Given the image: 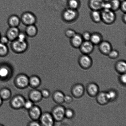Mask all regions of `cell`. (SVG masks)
Instances as JSON below:
<instances>
[{
    "instance_id": "cell-1",
    "label": "cell",
    "mask_w": 126,
    "mask_h": 126,
    "mask_svg": "<svg viewBox=\"0 0 126 126\" xmlns=\"http://www.w3.org/2000/svg\"><path fill=\"white\" fill-rule=\"evenodd\" d=\"M11 42V50L16 54L23 53L28 50L29 45L27 41H21L16 39Z\"/></svg>"
},
{
    "instance_id": "cell-2",
    "label": "cell",
    "mask_w": 126,
    "mask_h": 126,
    "mask_svg": "<svg viewBox=\"0 0 126 126\" xmlns=\"http://www.w3.org/2000/svg\"><path fill=\"white\" fill-rule=\"evenodd\" d=\"M79 16V13L77 10L69 8L64 10L61 14V18L63 20L67 23L75 21Z\"/></svg>"
},
{
    "instance_id": "cell-3",
    "label": "cell",
    "mask_w": 126,
    "mask_h": 126,
    "mask_svg": "<svg viewBox=\"0 0 126 126\" xmlns=\"http://www.w3.org/2000/svg\"><path fill=\"white\" fill-rule=\"evenodd\" d=\"M101 14L102 21L105 24L111 25L115 21L116 16L114 11L112 10H102Z\"/></svg>"
},
{
    "instance_id": "cell-4",
    "label": "cell",
    "mask_w": 126,
    "mask_h": 126,
    "mask_svg": "<svg viewBox=\"0 0 126 126\" xmlns=\"http://www.w3.org/2000/svg\"><path fill=\"white\" fill-rule=\"evenodd\" d=\"M20 18L21 22L26 26L35 24L37 21L36 16L32 12L29 11L23 12Z\"/></svg>"
},
{
    "instance_id": "cell-5",
    "label": "cell",
    "mask_w": 126,
    "mask_h": 126,
    "mask_svg": "<svg viewBox=\"0 0 126 126\" xmlns=\"http://www.w3.org/2000/svg\"><path fill=\"white\" fill-rule=\"evenodd\" d=\"M65 107L61 105L54 107L51 113L55 121L61 122L63 120L65 117Z\"/></svg>"
},
{
    "instance_id": "cell-6",
    "label": "cell",
    "mask_w": 126,
    "mask_h": 126,
    "mask_svg": "<svg viewBox=\"0 0 126 126\" xmlns=\"http://www.w3.org/2000/svg\"><path fill=\"white\" fill-rule=\"evenodd\" d=\"M15 83L18 88H25L29 86V78L25 74H19L16 77Z\"/></svg>"
},
{
    "instance_id": "cell-7",
    "label": "cell",
    "mask_w": 126,
    "mask_h": 126,
    "mask_svg": "<svg viewBox=\"0 0 126 126\" xmlns=\"http://www.w3.org/2000/svg\"><path fill=\"white\" fill-rule=\"evenodd\" d=\"M40 123L41 126H53L55 124V121L51 113L45 112L42 113L39 118Z\"/></svg>"
},
{
    "instance_id": "cell-8",
    "label": "cell",
    "mask_w": 126,
    "mask_h": 126,
    "mask_svg": "<svg viewBox=\"0 0 126 126\" xmlns=\"http://www.w3.org/2000/svg\"><path fill=\"white\" fill-rule=\"evenodd\" d=\"M26 100L23 96L17 95L14 96L11 100L10 104L11 107L14 109H20L23 108Z\"/></svg>"
},
{
    "instance_id": "cell-9",
    "label": "cell",
    "mask_w": 126,
    "mask_h": 126,
    "mask_svg": "<svg viewBox=\"0 0 126 126\" xmlns=\"http://www.w3.org/2000/svg\"><path fill=\"white\" fill-rule=\"evenodd\" d=\"M79 65L84 69H89L92 66L93 61L89 55L82 54L80 55L78 60Z\"/></svg>"
},
{
    "instance_id": "cell-10",
    "label": "cell",
    "mask_w": 126,
    "mask_h": 126,
    "mask_svg": "<svg viewBox=\"0 0 126 126\" xmlns=\"http://www.w3.org/2000/svg\"><path fill=\"white\" fill-rule=\"evenodd\" d=\"M94 46L90 41H84L79 48L82 54L89 55L94 51Z\"/></svg>"
},
{
    "instance_id": "cell-11",
    "label": "cell",
    "mask_w": 126,
    "mask_h": 126,
    "mask_svg": "<svg viewBox=\"0 0 126 126\" xmlns=\"http://www.w3.org/2000/svg\"><path fill=\"white\" fill-rule=\"evenodd\" d=\"M71 92L73 96L75 98H80L83 95L84 93V87L82 84H75L72 88Z\"/></svg>"
},
{
    "instance_id": "cell-12",
    "label": "cell",
    "mask_w": 126,
    "mask_h": 126,
    "mask_svg": "<svg viewBox=\"0 0 126 126\" xmlns=\"http://www.w3.org/2000/svg\"><path fill=\"white\" fill-rule=\"evenodd\" d=\"M12 70L9 65L5 63L0 67V78L2 79H8L12 74Z\"/></svg>"
},
{
    "instance_id": "cell-13",
    "label": "cell",
    "mask_w": 126,
    "mask_h": 126,
    "mask_svg": "<svg viewBox=\"0 0 126 126\" xmlns=\"http://www.w3.org/2000/svg\"><path fill=\"white\" fill-rule=\"evenodd\" d=\"M98 49L101 53L106 55H108L113 49L112 44L109 42L104 40L99 44Z\"/></svg>"
},
{
    "instance_id": "cell-14",
    "label": "cell",
    "mask_w": 126,
    "mask_h": 126,
    "mask_svg": "<svg viewBox=\"0 0 126 126\" xmlns=\"http://www.w3.org/2000/svg\"><path fill=\"white\" fill-rule=\"evenodd\" d=\"M28 111L29 116L32 120H39L42 113L40 107L35 105Z\"/></svg>"
},
{
    "instance_id": "cell-15",
    "label": "cell",
    "mask_w": 126,
    "mask_h": 126,
    "mask_svg": "<svg viewBox=\"0 0 126 126\" xmlns=\"http://www.w3.org/2000/svg\"><path fill=\"white\" fill-rule=\"evenodd\" d=\"M20 31L18 27H9L6 31V35L10 41L12 42L17 39Z\"/></svg>"
},
{
    "instance_id": "cell-16",
    "label": "cell",
    "mask_w": 126,
    "mask_h": 126,
    "mask_svg": "<svg viewBox=\"0 0 126 126\" xmlns=\"http://www.w3.org/2000/svg\"><path fill=\"white\" fill-rule=\"evenodd\" d=\"M86 91L87 94L91 97H96L99 93V87L95 83H90L86 87Z\"/></svg>"
},
{
    "instance_id": "cell-17",
    "label": "cell",
    "mask_w": 126,
    "mask_h": 126,
    "mask_svg": "<svg viewBox=\"0 0 126 126\" xmlns=\"http://www.w3.org/2000/svg\"><path fill=\"white\" fill-rule=\"evenodd\" d=\"M84 40L81 34L76 33L73 37L70 39V44L71 46L75 48H79Z\"/></svg>"
},
{
    "instance_id": "cell-18",
    "label": "cell",
    "mask_w": 126,
    "mask_h": 126,
    "mask_svg": "<svg viewBox=\"0 0 126 126\" xmlns=\"http://www.w3.org/2000/svg\"><path fill=\"white\" fill-rule=\"evenodd\" d=\"M104 2L103 0H89L88 6L91 10L101 11Z\"/></svg>"
},
{
    "instance_id": "cell-19",
    "label": "cell",
    "mask_w": 126,
    "mask_h": 126,
    "mask_svg": "<svg viewBox=\"0 0 126 126\" xmlns=\"http://www.w3.org/2000/svg\"><path fill=\"white\" fill-rule=\"evenodd\" d=\"M29 99L34 102H37L41 100L43 98L41 91L34 89L32 90L29 94Z\"/></svg>"
},
{
    "instance_id": "cell-20",
    "label": "cell",
    "mask_w": 126,
    "mask_h": 126,
    "mask_svg": "<svg viewBox=\"0 0 126 126\" xmlns=\"http://www.w3.org/2000/svg\"><path fill=\"white\" fill-rule=\"evenodd\" d=\"M96 97V101L99 104L101 105H105L110 102L107 92L102 91L99 93Z\"/></svg>"
},
{
    "instance_id": "cell-21",
    "label": "cell",
    "mask_w": 126,
    "mask_h": 126,
    "mask_svg": "<svg viewBox=\"0 0 126 126\" xmlns=\"http://www.w3.org/2000/svg\"><path fill=\"white\" fill-rule=\"evenodd\" d=\"M21 23L20 18L16 15H11L7 19V23L9 27H18Z\"/></svg>"
},
{
    "instance_id": "cell-22",
    "label": "cell",
    "mask_w": 126,
    "mask_h": 126,
    "mask_svg": "<svg viewBox=\"0 0 126 126\" xmlns=\"http://www.w3.org/2000/svg\"><path fill=\"white\" fill-rule=\"evenodd\" d=\"M25 32L28 37H34L38 33V29L35 24L32 25L26 26Z\"/></svg>"
},
{
    "instance_id": "cell-23",
    "label": "cell",
    "mask_w": 126,
    "mask_h": 126,
    "mask_svg": "<svg viewBox=\"0 0 126 126\" xmlns=\"http://www.w3.org/2000/svg\"><path fill=\"white\" fill-rule=\"evenodd\" d=\"M65 95L60 91H55L53 93L52 98L54 102L58 104H61L64 102Z\"/></svg>"
},
{
    "instance_id": "cell-24",
    "label": "cell",
    "mask_w": 126,
    "mask_h": 126,
    "mask_svg": "<svg viewBox=\"0 0 126 126\" xmlns=\"http://www.w3.org/2000/svg\"><path fill=\"white\" fill-rule=\"evenodd\" d=\"M116 71L120 74L125 73L126 71V63L124 60H120L117 61L115 65Z\"/></svg>"
},
{
    "instance_id": "cell-25",
    "label": "cell",
    "mask_w": 126,
    "mask_h": 126,
    "mask_svg": "<svg viewBox=\"0 0 126 126\" xmlns=\"http://www.w3.org/2000/svg\"><path fill=\"white\" fill-rule=\"evenodd\" d=\"M103 40V37L100 33L95 32L91 34L90 41L94 45H98Z\"/></svg>"
},
{
    "instance_id": "cell-26",
    "label": "cell",
    "mask_w": 126,
    "mask_h": 126,
    "mask_svg": "<svg viewBox=\"0 0 126 126\" xmlns=\"http://www.w3.org/2000/svg\"><path fill=\"white\" fill-rule=\"evenodd\" d=\"M40 78L36 75H33L29 78V85L34 88L39 87L41 84Z\"/></svg>"
},
{
    "instance_id": "cell-27",
    "label": "cell",
    "mask_w": 126,
    "mask_h": 126,
    "mask_svg": "<svg viewBox=\"0 0 126 126\" xmlns=\"http://www.w3.org/2000/svg\"><path fill=\"white\" fill-rule=\"evenodd\" d=\"M90 16L92 20L96 23H99L102 21L101 11L91 10Z\"/></svg>"
},
{
    "instance_id": "cell-28",
    "label": "cell",
    "mask_w": 126,
    "mask_h": 126,
    "mask_svg": "<svg viewBox=\"0 0 126 126\" xmlns=\"http://www.w3.org/2000/svg\"><path fill=\"white\" fill-rule=\"evenodd\" d=\"M12 92L10 90L7 88L2 89L0 91V97L3 100H7L10 98Z\"/></svg>"
},
{
    "instance_id": "cell-29",
    "label": "cell",
    "mask_w": 126,
    "mask_h": 126,
    "mask_svg": "<svg viewBox=\"0 0 126 126\" xmlns=\"http://www.w3.org/2000/svg\"><path fill=\"white\" fill-rule=\"evenodd\" d=\"M67 5L68 8L78 10L80 7V2L79 0H68Z\"/></svg>"
},
{
    "instance_id": "cell-30",
    "label": "cell",
    "mask_w": 126,
    "mask_h": 126,
    "mask_svg": "<svg viewBox=\"0 0 126 126\" xmlns=\"http://www.w3.org/2000/svg\"><path fill=\"white\" fill-rule=\"evenodd\" d=\"M9 52V48L7 45L0 43V56L4 57L7 56Z\"/></svg>"
},
{
    "instance_id": "cell-31",
    "label": "cell",
    "mask_w": 126,
    "mask_h": 126,
    "mask_svg": "<svg viewBox=\"0 0 126 126\" xmlns=\"http://www.w3.org/2000/svg\"><path fill=\"white\" fill-rule=\"evenodd\" d=\"M110 2L112 10L115 12L119 9L121 3L120 0H111Z\"/></svg>"
},
{
    "instance_id": "cell-32",
    "label": "cell",
    "mask_w": 126,
    "mask_h": 126,
    "mask_svg": "<svg viewBox=\"0 0 126 126\" xmlns=\"http://www.w3.org/2000/svg\"><path fill=\"white\" fill-rule=\"evenodd\" d=\"M107 96L110 102L115 100L118 97L116 91L114 89H111L107 92Z\"/></svg>"
},
{
    "instance_id": "cell-33",
    "label": "cell",
    "mask_w": 126,
    "mask_h": 126,
    "mask_svg": "<svg viewBox=\"0 0 126 126\" xmlns=\"http://www.w3.org/2000/svg\"><path fill=\"white\" fill-rule=\"evenodd\" d=\"M119 55V52L116 50L112 49L107 55L110 58L112 59H117Z\"/></svg>"
},
{
    "instance_id": "cell-34",
    "label": "cell",
    "mask_w": 126,
    "mask_h": 126,
    "mask_svg": "<svg viewBox=\"0 0 126 126\" xmlns=\"http://www.w3.org/2000/svg\"><path fill=\"white\" fill-rule=\"evenodd\" d=\"M74 115H75V112L72 109H67L65 110V117L68 119H72L73 118Z\"/></svg>"
},
{
    "instance_id": "cell-35",
    "label": "cell",
    "mask_w": 126,
    "mask_h": 126,
    "mask_svg": "<svg viewBox=\"0 0 126 126\" xmlns=\"http://www.w3.org/2000/svg\"><path fill=\"white\" fill-rule=\"evenodd\" d=\"M34 102L30 100H26L23 108L29 110L34 105Z\"/></svg>"
},
{
    "instance_id": "cell-36",
    "label": "cell",
    "mask_w": 126,
    "mask_h": 126,
    "mask_svg": "<svg viewBox=\"0 0 126 126\" xmlns=\"http://www.w3.org/2000/svg\"><path fill=\"white\" fill-rule=\"evenodd\" d=\"M76 32L74 30L69 29L65 31V34L67 37L71 39L76 34Z\"/></svg>"
},
{
    "instance_id": "cell-37",
    "label": "cell",
    "mask_w": 126,
    "mask_h": 126,
    "mask_svg": "<svg viewBox=\"0 0 126 126\" xmlns=\"http://www.w3.org/2000/svg\"><path fill=\"white\" fill-rule=\"evenodd\" d=\"M28 37L25 32L21 31H20L17 39L21 41H27Z\"/></svg>"
},
{
    "instance_id": "cell-38",
    "label": "cell",
    "mask_w": 126,
    "mask_h": 126,
    "mask_svg": "<svg viewBox=\"0 0 126 126\" xmlns=\"http://www.w3.org/2000/svg\"><path fill=\"white\" fill-rule=\"evenodd\" d=\"M91 34L90 33V32L86 31L84 32L81 34L84 41H90Z\"/></svg>"
},
{
    "instance_id": "cell-39",
    "label": "cell",
    "mask_w": 126,
    "mask_h": 126,
    "mask_svg": "<svg viewBox=\"0 0 126 126\" xmlns=\"http://www.w3.org/2000/svg\"><path fill=\"white\" fill-rule=\"evenodd\" d=\"M119 81L121 84L126 85V75L125 73L120 74L119 77Z\"/></svg>"
},
{
    "instance_id": "cell-40",
    "label": "cell",
    "mask_w": 126,
    "mask_h": 126,
    "mask_svg": "<svg viewBox=\"0 0 126 126\" xmlns=\"http://www.w3.org/2000/svg\"><path fill=\"white\" fill-rule=\"evenodd\" d=\"M42 95L43 98H47L50 96V91L47 89H43L41 91Z\"/></svg>"
},
{
    "instance_id": "cell-41",
    "label": "cell",
    "mask_w": 126,
    "mask_h": 126,
    "mask_svg": "<svg viewBox=\"0 0 126 126\" xmlns=\"http://www.w3.org/2000/svg\"><path fill=\"white\" fill-rule=\"evenodd\" d=\"M119 9H120L122 12L124 13H126V0H123L120 4Z\"/></svg>"
},
{
    "instance_id": "cell-42",
    "label": "cell",
    "mask_w": 126,
    "mask_h": 126,
    "mask_svg": "<svg viewBox=\"0 0 126 126\" xmlns=\"http://www.w3.org/2000/svg\"><path fill=\"white\" fill-rule=\"evenodd\" d=\"M9 42V39L6 35L1 36L0 38V43L2 44L7 45Z\"/></svg>"
},
{
    "instance_id": "cell-43",
    "label": "cell",
    "mask_w": 126,
    "mask_h": 126,
    "mask_svg": "<svg viewBox=\"0 0 126 126\" xmlns=\"http://www.w3.org/2000/svg\"><path fill=\"white\" fill-rule=\"evenodd\" d=\"M73 99L72 97L69 95L65 96L64 98V102L67 104L71 103L73 102Z\"/></svg>"
},
{
    "instance_id": "cell-44",
    "label": "cell",
    "mask_w": 126,
    "mask_h": 126,
    "mask_svg": "<svg viewBox=\"0 0 126 126\" xmlns=\"http://www.w3.org/2000/svg\"><path fill=\"white\" fill-rule=\"evenodd\" d=\"M111 9V5L110 2H104L102 10Z\"/></svg>"
},
{
    "instance_id": "cell-45",
    "label": "cell",
    "mask_w": 126,
    "mask_h": 126,
    "mask_svg": "<svg viewBox=\"0 0 126 126\" xmlns=\"http://www.w3.org/2000/svg\"><path fill=\"white\" fill-rule=\"evenodd\" d=\"M28 126H41L40 123L38 120H32L31 122H30L28 125Z\"/></svg>"
},
{
    "instance_id": "cell-46",
    "label": "cell",
    "mask_w": 126,
    "mask_h": 126,
    "mask_svg": "<svg viewBox=\"0 0 126 126\" xmlns=\"http://www.w3.org/2000/svg\"><path fill=\"white\" fill-rule=\"evenodd\" d=\"M122 20L123 23L126 24V13H124V14L122 16Z\"/></svg>"
},
{
    "instance_id": "cell-47",
    "label": "cell",
    "mask_w": 126,
    "mask_h": 126,
    "mask_svg": "<svg viewBox=\"0 0 126 126\" xmlns=\"http://www.w3.org/2000/svg\"><path fill=\"white\" fill-rule=\"evenodd\" d=\"M2 100H2V98H1V97H0V106L2 104Z\"/></svg>"
},
{
    "instance_id": "cell-48",
    "label": "cell",
    "mask_w": 126,
    "mask_h": 126,
    "mask_svg": "<svg viewBox=\"0 0 126 126\" xmlns=\"http://www.w3.org/2000/svg\"><path fill=\"white\" fill-rule=\"evenodd\" d=\"M103 0L105 2H110L111 0Z\"/></svg>"
},
{
    "instance_id": "cell-49",
    "label": "cell",
    "mask_w": 126,
    "mask_h": 126,
    "mask_svg": "<svg viewBox=\"0 0 126 126\" xmlns=\"http://www.w3.org/2000/svg\"><path fill=\"white\" fill-rule=\"evenodd\" d=\"M1 36V35L0 33V38Z\"/></svg>"
},
{
    "instance_id": "cell-50",
    "label": "cell",
    "mask_w": 126,
    "mask_h": 126,
    "mask_svg": "<svg viewBox=\"0 0 126 126\" xmlns=\"http://www.w3.org/2000/svg\"></svg>"
}]
</instances>
